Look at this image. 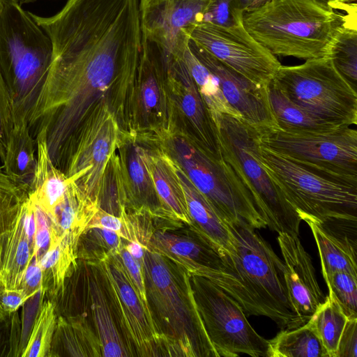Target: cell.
I'll return each mask as SVG.
<instances>
[{"label": "cell", "instance_id": "obj_1", "mask_svg": "<svg viewBox=\"0 0 357 357\" xmlns=\"http://www.w3.org/2000/svg\"><path fill=\"white\" fill-rule=\"evenodd\" d=\"M125 59L114 43L88 36L52 45L47 75L28 116L35 139L64 172L74 137L93 108L107 98Z\"/></svg>", "mask_w": 357, "mask_h": 357}, {"label": "cell", "instance_id": "obj_2", "mask_svg": "<svg viewBox=\"0 0 357 357\" xmlns=\"http://www.w3.org/2000/svg\"><path fill=\"white\" fill-rule=\"evenodd\" d=\"M233 236L232 251L223 255L226 268L198 275L221 288L246 317L264 316L280 329L301 326L288 299L283 261L269 243L243 220L226 223Z\"/></svg>", "mask_w": 357, "mask_h": 357}, {"label": "cell", "instance_id": "obj_3", "mask_svg": "<svg viewBox=\"0 0 357 357\" xmlns=\"http://www.w3.org/2000/svg\"><path fill=\"white\" fill-rule=\"evenodd\" d=\"M356 12L343 13L315 0H270L244 10L247 31L273 55L328 57L333 40Z\"/></svg>", "mask_w": 357, "mask_h": 357}, {"label": "cell", "instance_id": "obj_4", "mask_svg": "<svg viewBox=\"0 0 357 357\" xmlns=\"http://www.w3.org/2000/svg\"><path fill=\"white\" fill-rule=\"evenodd\" d=\"M142 266L162 356L218 357L197 310L188 273L149 249H145Z\"/></svg>", "mask_w": 357, "mask_h": 357}, {"label": "cell", "instance_id": "obj_5", "mask_svg": "<svg viewBox=\"0 0 357 357\" xmlns=\"http://www.w3.org/2000/svg\"><path fill=\"white\" fill-rule=\"evenodd\" d=\"M155 144L186 174L225 223L267 224L245 184L224 156L209 152L176 123L151 135Z\"/></svg>", "mask_w": 357, "mask_h": 357}, {"label": "cell", "instance_id": "obj_6", "mask_svg": "<svg viewBox=\"0 0 357 357\" xmlns=\"http://www.w3.org/2000/svg\"><path fill=\"white\" fill-rule=\"evenodd\" d=\"M107 101L121 132L149 136L176 123L166 64L153 44L142 38L139 58L119 73Z\"/></svg>", "mask_w": 357, "mask_h": 357}, {"label": "cell", "instance_id": "obj_7", "mask_svg": "<svg viewBox=\"0 0 357 357\" xmlns=\"http://www.w3.org/2000/svg\"><path fill=\"white\" fill-rule=\"evenodd\" d=\"M52 43L22 5L6 0L0 13V70L12 102L13 119L28 116L46 79Z\"/></svg>", "mask_w": 357, "mask_h": 357}, {"label": "cell", "instance_id": "obj_8", "mask_svg": "<svg viewBox=\"0 0 357 357\" xmlns=\"http://www.w3.org/2000/svg\"><path fill=\"white\" fill-rule=\"evenodd\" d=\"M210 116L222 155L250 191L267 227L298 236L302 220L262 167L257 130L230 115L213 112Z\"/></svg>", "mask_w": 357, "mask_h": 357}, {"label": "cell", "instance_id": "obj_9", "mask_svg": "<svg viewBox=\"0 0 357 357\" xmlns=\"http://www.w3.org/2000/svg\"><path fill=\"white\" fill-rule=\"evenodd\" d=\"M258 153L262 167L302 220H357V185L314 173L259 139Z\"/></svg>", "mask_w": 357, "mask_h": 357}, {"label": "cell", "instance_id": "obj_10", "mask_svg": "<svg viewBox=\"0 0 357 357\" xmlns=\"http://www.w3.org/2000/svg\"><path fill=\"white\" fill-rule=\"evenodd\" d=\"M272 82L293 102L337 126L357 123V93L329 57L280 66Z\"/></svg>", "mask_w": 357, "mask_h": 357}, {"label": "cell", "instance_id": "obj_11", "mask_svg": "<svg viewBox=\"0 0 357 357\" xmlns=\"http://www.w3.org/2000/svg\"><path fill=\"white\" fill-rule=\"evenodd\" d=\"M263 145L316 173L357 185V131L350 126L325 132L257 130Z\"/></svg>", "mask_w": 357, "mask_h": 357}, {"label": "cell", "instance_id": "obj_12", "mask_svg": "<svg viewBox=\"0 0 357 357\" xmlns=\"http://www.w3.org/2000/svg\"><path fill=\"white\" fill-rule=\"evenodd\" d=\"M197 310L218 357H268V340L252 327L239 305L208 279L190 275Z\"/></svg>", "mask_w": 357, "mask_h": 357}, {"label": "cell", "instance_id": "obj_13", "mask_svg": "<svg viewBox=\"0 0 357 357\" xmlns=\"http://www.w3.org/2000/svg\"><path fill=\"white\" fill-rule=\"evenodd\" d=\"M119 133L107 98H103L79 128L69 151L64 173L68 177L79 174L75 181L98 204L104 174Z\"/></svg>", "mask_w": 357, "mask_h": 357}, {"label": "cell", "instance_id": "obj_14", "mask_svg": "<svg viewBox=\"0 0 357 357\" xmlns=\"http://www.w3.org/2000/svg\"><path fill=\"white\" fill-rule=\"evenodd\" d=\"M95 267L99 271L112 313L131 356H162L152 316L146 310L118 255H109Z\"/></svg>", "mask_w": 357, "mask_h": 357}, {"label": "cell", "instance_id": "obj_15", "mask_svg": "<svg viewBox=\"0 0 357 357\" xmlns=\"http://www.w3.org/2000/svg\"><path fill=\"white\" fill-rule=\"evenodd\" d=\"M190 40L254 84L266 87L281 63L255 40L243 24V17L228 26L200 22Z\"/></svg>", "mask_w": 357, "mask_h": 357}, {"label": "cell", "instance_id": "obj_16", "mask_svg": "<svg viewBox=\"0 0 357 357\" xmlns=\"http://www.w3.org/2000/svg\"><path fill=\"white\" fill-rule=\"evenodd\" d=\"M212 0H139L142 36L165 62L181 60L196 24Z\"/></svg>", "mask_w": 357, "mask_h": 357}, {"label": "cell", "instance_id": "obj_17", "mask_svg": "<svg viewBox=\"0 0 357 357\" xmlns=\"http://www.w3.org/2000/svg\"><path fill=\"white\" fill-rule=\"evenodd\" d=\"M154 146L149 136L120 132L114 153L123 182L126 210L145 211L155 222L169 223L150 172V156Z\"/></svg>", "mask_w": 357, "mask_h": 357}, {"label": "cell", "instance_id": "obj_18", "mask_svg": "<svg viewBox=\"0 0 357 357\" xmlns=\"http://www.w3.org/2000/svg\"><path fill=\"white\" fill-rule=\"evenodd\" d=\"M189 47L217 77L225 99L244 121L259 131L278 128L269 105L266 87L250 82L191 40Z\"/></svg>", "mask_w": 357, "mask_h": 357}, {"label": "cell", "instance_id": "obj_19", "mask_svg": "<svg viewBox=\"0 0 357 357\" xmlns=\"http://www.w3.org/2000/svg\"><path fill=\"white\" fill-rule=\"evenodd\" d=\"M165 64L176 124L209 152L221 156L220 146L209 112L185 63L182 60H174Z\"/></svg>", "mask_w": 357, "mask_h": 357}, {"label": "cell", "instance_id": "obj_20", "mask_svg": "<svg viewBox=\"0 0 357 357\" xmlns=\"http://www.w3.org/2000/svg\"><path fill=\"white\" fill-rule=\"evenodd\" d=\"M283 273L289 301L301 326L307 322L326 296L315 275L310 255L297 236L278 233Z\"/></svg>", "mask_w": 357, "mask_h": 357}, {"label": "cell", "instance_id": "obj_21", "mask_svg": "<svg viewBox=\"0 0 357 357\" xmlns=\"http://www.w3.org/2000/svg\"><path fill=\"white\" fill-rule=\"evenodd\" d=\"M189 231L181 235L169 231V228H155L146 249L165 257L190 275H198L206 270H225L223 255L199 234Z\"/></svg>", "mask_w": 357, "mask_h": 357}, {"label": "cell", "instance_id": "obj_22", "mask_svg": "<svg viewBox=\"0 0 357 357\" xmlns=\"http://www.w3.org/2000/svg\"><path fill=\"white\" fill-rule=\"evenodd\" d=\"M320 256L323 277L336 271L357 275L356 238L351 237L357 220H307Z\"/></svg>", "mask_w": 357, "mask_h": 357}, {"label": "cell", "instance_id": "obj_23", "mask_svg": "<svg viewBox=\"0 0 357 357\" xmlns=\"http://www.w3.org/2000/svg\"><path fill=\"white\" fill-rule=\"evenodd\" d=\"M174 165L183 189L191 221L188 228L209 241L223 255L231 252L234 247L233 236L228 226L183 171L175 163Z\"/></svg>", "mask_w": 357, "mask_h": 357}, {"label": "cell", "instance_id": "obj_24", "mask_svg": "<svg viewBox=\"0 0 357 357\" xmlns=\"http://www.w3.org/2000/svg\"><path fill=\"white\" fill-rule=\"evenodd\" d=\"M150 172L166 221L175 227L189 226L191 221L174 163L155 144L150 156Z\"/></svg>", "mask_w": 357, "mask_h": 357}, {"label": "cell", "instance_id": "obj_25", "mask_svg": "<svg viewBox=\"0 0 357 357\" xmlns=\"http://www.w3.org/2000/svg\"><path fill=\"white\" fill-rule=\"evenodd\" d=\"M24 204L15 221L0 237V288L2 289H20L25 271L34 257V248L24 225Z\"/></svg>", "mask_w": 357, "mask_h": 357}, {"label": "cell", "instance_id": "obj_26", "mask_svg": "<svg viewBox=\"0 0 357 357\" xmlns=\"http://www.w3.org/2000/svg\"><path fill=\"white\" fill-rule=\"evenodd\" d=\"M61 202L54 209L52 222V238L66 236L78 243L82 234L98 210L97 202L92 199L77 184L74 175Z\"/></svg>", "mask_w": 357, "mask_h": 357}, {"label": "cell", "instance_id": "obj_27", "mask_svg": "<svg viewBox=\"0 0 357 357\" xmlns=\"http://www.w3.org/2000/svg\"><path fill=\"white\" fill-rule=\"evenodd\" d=\"M37 167L30 185L29 198L52 220L56 206L74 178L68 177L52 161L45 139H37Z\"/></svg>", "mask_w": 357, "mask_h": 357}, {"label": "cell", "instance_id": "obj_28", "mask_svg": "<svg viewBox=\"0 0 357 357\" xmlns=\"http://www.w3.org/2000/svg\"><path fill=\"white\" fill-rule=\"evenodd\" d=\"M13 120L2 168L13 181L30 187L37 167L36 142L31 134L26 117L18 115Z\"/></svg>", "mask_w": 357, "mask_h": 357}, {"label": "cell", "instance_id": "obj_29", "mask_svg": "<svg viewBox=\"0 0 357 357\" xmlns=\"http://www.w3.org/2000/svg\"><path fill=\"white\" fill-rule=\"evenodd\" d=\"M87 280V294L93 321L101 344L102 356H132L114 321L106 292L97 275Z\"/></svg>", "mask_w": 357, "mask_h": 357}, {"label": "cell", "instance_id": "obj_30", "mask_svg": "<svg viewBox=\"0 0 357 357\" xmlns=\"http://www.w3.org/2000/svg\"><path fill=\"white\" fill-rule=\"evenodd\" d=\"M102 356L98 336L83 315L57 317L50 356Z\"/></svg>", "mask_w": 357, "mask_h": 357}, {"label": "cell", "instance_id": "obj_31", "mask_svg": "<svg viewBox=\"0 0 357 357\" xmlns=\"http://www.w3.org/2000/svg\"><path fill=\"white\" fill-rule=\"evenodd\" d=\"M77 244L65 236L51 240L48 250L39 259L41 299L45 296L54 298L63 293L66 280L77 267Z\"/></svg>", "mask_w": 357, "mask_h": 357}, {"label": "cell", "instance_id": "obj_32", "mask_svg": "<svg viewBox=\"0 0 357 357\" xmlns=\"http://www.w3.org/2000/svg\"><path fill=\"white\" fill-rule=\"evenodd\" d=\"M269 105L280 130L296 132L331 131L344 126L317 119L290 100L272 82L266 86Z\"/></svg>", "mask_w": 357, "mask_h": 357}, {"label": "cell", "instance_id": "obj_33", "mask_svg": "<svg viewBox=\"0 0 357 357\" xmlns=\"http://www.w3.org/2000/svg\"><path fill=\"white\" fill-rule=\"evenodd\" d=\"M268 357H328L310 319L292 329H281L268 340Z\"/></svg>", "mask_w": 357, "mask_h": 357}, {"label": "cell", "instance_id": "obj_34", "mask_svg": "<svg viewBox=\"0 0 357 357\" xmlns=\"http://www.w3.org/2000/svg\"><path fill=\"white\" fill-rule=\"evenodd\" d=\"M181 60L187 67L210 113H220L241 119L225 99L217 77L197 59L189 45Z\"/></svg>", "mask_w": 357, "mask_h": 357}, {"label": "cell", "instance_id": "obj_35", "mask_svg": "<svg viewBox=\"0 0 357 357\" xmlns=\"http://www.w3.org/2000/svg\"><path fill=\"white\" fill-rule=\"evenodd\" d=\"M310 319L328 357H335L341 335L349 318L335 298L328 294Z\"/></svg>", "mask_w": 357, "mask_h": 357}, {"label": "cell", "instance_id": "obj_36", "mask_svg": "<svg viewBox=\"0 0 357 357\" xmlns=\"http://www.w3.org/2000/svg\"><path fill=\"white\" fill-rule=\"evenodd\" d=\"M57 314L52 300H40L22 357H49L56 328Z\"/></svg>", "mask_w": 357, "mask_h": 357}, {"label": "cell", "instance_id": "obj_37", "mask_svg": "<svg viewBox=\"0 0 357 357\" xmlns=\"http://www.w3.org/2000/svg\"><path fill=\"white\" fill-rule=\"evenodd\" d=\"M328 57L342 75L356 89L357 26L356 21L344 26L332 42Z\"/></svg>", "mask_w": 357, "mask_h": 357}, {"label": "cell", "instance_id": "obj_38", "mask_svg": "<svg viewBox=\"0 0 357 357\" xmlns=\"http://www.w3.org/2000/svg\"><path fill=\"white\" fill-rule=\"evenodd\" d=\"M125 240L115 232L98 227L86 229L77 244V257L91 266L105 257L117 255Z\"/></svg>", "mask_w": 357, "mask_h": 357}, {"label": "cell", "instance_id": "obj_39", "mask_svg": "<svg viewBox=\"0 0 357 357\" xmlns=\"http://www.w3.org/2000/svg\"><path fill=\"white\" fill-rule=\"evenodd\" d=\"M30 187L9 176L0 180V237L13 224L29 197Z\"/></svg>", "mask_w": 357, "mask_h": 357}, {"label": "cell", "instance_id": "obj_40", "mask_svg": "<svg viewBox=\"0 0 357 357\" xmlns=\"http://www.w3.org/2000/svg\"><path fill=\"white\" fill-rule=\"evenodd\" d=\"M324 278L328 294L335 298L347 317L357 318V275L336 271Z\"/></svg>", "mask_w": 357, "mask_h": 357}, {"label": "cell", "instance_id": "obj_41", "mask_svg": "<svg viewBox=\"0 0 357 357\" xmlns=\"http://www.w3.org/2000/svg\"><path fill=\"white\" fill-rule=\"evenodd\" d=\"M93 227L111 230L128 242H139L133 218L125 208L122 209L119 216L109 213L99 208L86 229Z\"/></svg>", "mask_w": 357, "mask_h": 357}, {"label": "cell", "instance_id": "obj_42", "mask_svg": "<svg viewBox=\"0 0 357 357\" xmlns=\"http://www.w3.org/2000/svg\"><path fill=\"white\" fill-rule=\"evenodd\" d=\"M244 10L237 0H212L203 15L202 22L228 26L242 17Z\"/></svg>", "mask_w": 357, "mask_h": 357}, {"label": "cell", "instance_id": "obj_43", "mask_svg": "<svg viewBox=\"0 0 357 357\" xmlns=\"http://www.w3.org/2000/svg\"><path fill=\"white\" fill-rule=\"evenodd\" d=\"M126 241L117 254L125 271L135 287L146 310L151 315L146 296V290L142 264L132 257L125 246ZM153 318V317H152Z\"/></svg>", "mask_w": 357, "mask_h": 357}, {"label": "cell", "instance_id": "obj_44", "mask_svg": "<svg viewBox=\"0 0 357 357\" xmlns=\"http://www.w3.org/2000/svg\"><path fill=\"white\" fill-rule=\"evenodd\" d=\"M33 204L36 219L34 255L40 259L51 243L52 222L48 215L40 207Z\"/></svg>", "mask_w": 357, "mask_h": 357}, {"label": "cell", "instance_id": "obj_45", "mask_svg": "<svg viewBox=\"0 0 357 357\" xmlns=\"http://www.w3.org/2000/svg\"><path fill=\"white\" fill-rule=\"evenodd\" d=\"M12 102L0 70V139L6 146L13 127Z\"/></svg>", "mask_w": 357, "mask_h": 357}, {"label": "cell", "instance_id": "obj_46", "mask_svg": "<svg viewBox=\"0 0 357 357\" xmlns=\"http://www.w3.org/2000/svg\"><path fill=\"white\" fill-rule=\"evenodd\" d=\"M357 356V318L348 319L341 335L335 357Z\"/></svg>", "mask_w": 357, "mask_h": 357}, {"label": "cell", "instance_id": "obj_47", "mask_svg": "<svg viewBox=\"0 0 357 357\" xmlns=\"http://www.w3.org/2000/svg\"><path fill=\"white\" fill-rule=\"evenodd\" d=\"M41 286L42 271L39 259L34 256L25 271L20 289L31 298L40 292Z\"/></svg>", "mask_w": 357, "mask_h": 357}, {"label": "cell", "instance_id": "obj_48", "mask_svg": "<svg viewBox=\"0 0 357 357\" xmlns=\"http://www.w3.org/2000/svg\"><path fill=\"white\" fill-rule=\"evenodd\" d=\"M30 298L22 289L0 288V305L6 314L17 312Z\"/></svg>", "mask_w": 357, "mask_h": 357}, {"label": "cell", "instance_id": "obj_49", "mask_svg": "<svg viewBox=\"0 0 357 357\" xmlns=\"http://www.w3.org/2000/svg\"><path fill=\"white\" fill-rule=\"evenodd\" d=\"M316 1L324 4L330 8L337 10H343L347 13L356 11V4L354 3L350 4L344 0H315Z\"/></svg>", "mask_w": 357, "mask_h": 357}, {"label": "cell", "instance_id": "obj_50", "mask_svg": "<svg viewBox=\"0 0 357 357\" xmlns=\"http://www.w3.org/2000/svg\"><path fill=\"white\" fill-rule=\"evenodd\" d=\"M125 246L132 257L142 264L146 249L145 247L137 241H126Z\"/></svg>", "mask_w": 357, "mask_h": 357}, {"label": "cell", "instance_id": "obj_51", "mask_svg": "<svg viewBox=\"0 0 357 357\" xmlns=\"http://www.w3.org/2000/svg\"><path fill=\"white\" fill-rule=\"evenodd\" d=\"M241 4L244 10L257 7L270 0H237Z\"/></svg>", "mask_w": 357, "mask_h": 357}, {"label": "cell", "instance_id": "obj_52", "mask_svg": "<svg viewBox=\"0 0 357 357\" xmlns=\"http://www.w3.org/2000/svg\"><path fill=\"white\" fill-rule=\"evenodd\" d=\"M5 155V146L1 139H0V159L1 162L3 160Z\"/></svg>", "mask_w": 357, "mask_h": 357}, {"label": "cell", "instance_id": "obj_53", "mask_svg": "<svg viewBox=\"0 0 357 357\" xmlns=\"http://www.w3.org/2000/svg\"><path fill=\"white\" fill-rule=\"evenodd\" d=\"M6 314L0 305V326L6 320Z\"/></svg>", "mask_w": 357, "mask_h": 357}, {"label": "cell", "instance_id": "obj_54", "mask_svg": "<svg viewBox=\"0 0 357 357\" xmlns=\"http://www.w3.org/2000/svg\"><path fill=\"white\" fill-rule=\"evenodd\" d=\"M13 2L17 3L20 5H22L24 3H32L38 0H10Z\"/></svg>", "mask_w": 357, "mask_h": 357}, {"label": "cell", "instance_id": "obj_55", "mask_svg": "<svg viewBox=\"0 0 357 357\" xmlns=\"http://www.w3.org/2000/svg\"><path fill=\"white\" fill-rule=\"evenodd\" d=\"M8 176L3 171L2 166L1 167L0 166V180L3 179Z\"/></svg>", "mask_w": 357, "mask_h": 357}, {"label": "cell", "instance_id": "obj_56", "mask_svg": "<svg viewBox=\"0 0 357 357\" xmlns=\"http://www.w3.org/2000/svg\"><path fill=\"white\" fill-rule=\"evenodd\" d=\"M6 0H0V13L1 12Z\"/></svg>", "mask_w": 357, "mask_h": 357}, {"label": "cell", "instance_id": "obj_57", "mask_svg": "<svg viewBox=\"0 0 357 357\" xmlns=\"http://www.w3.org/2000/svg\"><path fill=\"white\" fill-rule=\"evenodd\" d=\"M347 3H349V2H351V1H353L354 0H344Z\"/></svg>", "mask_w": 357, "mask_h": 357}]
</instances>
